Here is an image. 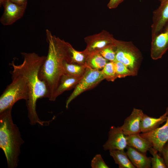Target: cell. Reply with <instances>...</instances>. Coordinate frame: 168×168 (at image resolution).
<instances>
[{
    "mask_svg": "<svg viewBox=\"0 0 168 168\" xmlns=\"http://www.w3.org/2000/svg\"><path fill=\"white\" fill-rule=\"evenodd\" d=\"M24 58L22 63L16 65L12 62L10 65L13 69L23 75L28 84L29 96L26 101L28 117L31 125L38 124L43 126L48 125L49 121H43L39 118L36 111L37 100L41 98L48 99L49 92L45 83L39 77L40 68L45 59L46 56H40L34 53H21Z\"/></svg>",
    "mask_w": 168,
    "mask_h": 168,
    "instance_id": "1",
    "label": "cell"
},
{
    "mask_svg": "<svg viewBox=\"0 0 168 168\" xmlns=\"http://www.w3.org/2000/svg\"><path fill=\"white\" fill-rule=\"evenodd\" d=\"M48 44V54L39 72V78L45 84L51 101L62 76L64 74L63 65L66 61L71 63L70 49L71 44L46 30Z\"/></svg>",
    "mask_w": 168,
    "mask_h": 168,
    "instance_id": "2",
    "label": "cell"
},
{
    "mask_svg": "<svg viewBox=\"0 0 168 168\" xmlns=\"http://www.w3.org/2000/svg\"><path fill=\"white\" fill-rule=\"evenodd\" d=\"M12 108L0 113V147L6 158L9 168H16L19 162L20 148L24 141L13 121Z\"/></svg>",
    "mask_w": 168,
    "mask_h": 168,
    "instance_id": "3",
    "label": "cell"
},
{
    "mask_svg": "<svg viewBox=\"0 0 168 168\" xmlns=\"http://www.w3.org/2000/svg\"><path fill=\"white\" fill-rule=\"evenodd\" d=\"M11 83L5 88L0 97V113L12 108L18 101L29 98V91L26 77L13 69L12 72Z\"/></svg>",
    "mask_w": 168,
    "mask_h": 168,
    "instance_id": "4",
    "label": "cell"
},
{
    "mask_svg": "<svg viewBox=\"0 0 168 168\" xmlns=\"http://www.w3.org/2000/svg\"><path fill=\"white\" fill-rule=\"evenodd\" d=\"M116 61L125 65L136 75L142 60V54L139 49L131 41L116 40Z\"/></svg>",
    "mask_w": 168,
    "mask_h": 168,
    "instance_id": "5",
    "label": "cell"
},
{
    "mask_svg": "<svg viewBox=\"0 0 168 168\" xmlns=\"http://www.w3.org/2000/svg\"><path fill=\"white\" fill-rule=\"evenodd\" d=\"M104 79L101 70L93 69L87 66L84 74L67 100L66 108H68L69 104L78 96L93 88Z\"/></svg>",
    "mask_w": 168,
    "mask_h": 168,
    "instance_id": "6",
    "label": "cell"
},
{
    "mask_svg": "<svg viewBox=\"0 0 168 168\" xmlns=\"http://www.w3.org/2000/svg\"><path fill=\"white\" fill-rule=\"evenodd\" d=\"M86 45L84 51L88 55L99 52L102 49L111 44H115L116 39L106 30L88 36L84 38Z\"/></svg>",
    "mask_w": 168,
    "mask_h": 168,
    "instance_id": "7",
    "label": "cell"
},
{
    "mask_svg": "<svg viewBox=\"0 0 168 168\" xmlns=\"http://www.w3.org/2000/svg\"><path fill=\"white\" fill-rule=\"evenodd\" d=\"M0 4L4 9L0 19L1 23L4 26L11 25L21 18L26 7L7 0L0 2Z\"/></svg>",
    "mask_w": 168,
    "mask_h": 168,
    "instance_id": "8",
    "label": "cell"
},
{
    "mask_svg": "<svg viewBox=\"0 0 168 168\" xmlns=\"http://www.w3.org/2000/svg\"><path fill=\"white\" fill-rule=\"evenodd\" d=\"M167 119L165 124L161 127L148 132L140 134L152 144L153 147L161 153L163 147L168 141V107L166 109Z\"/></svg>",
    "mask_w": 168,
    "mask_h": 168,
    "instance_id": "9",
    "label": "cell"
},
{
    "mask_svg": "<svg viewBox=\"0 0 168 168\" xmlns=\"http://www.w3.org/2000/svg\"><path fill=\"white\" fill-rule=\"evenodd\" d=\"M152 37L151 56L153 59L157 60L168 49V22L161 31Z\"/></svg>",
    "mask_w": 168,
    "mask_h": 168,
    "instance_id": "10",
    "label": "cell"
},
{
    "mask_svg": "<svg viewBox=\"0 0 168 168\" xmlns=\"http://www.w3.org/2000/svg\"><path fill=\"white\" fill-rule=\"evenodd\" d=\"M127 146L126 136L121 127L114 126L110 127L108 140L103 146L104 150H124Z\"/></svg>",
    "mask_w": 168,
    "mask_h": 168,
    "instance_id": "11",
    "label": "cell"
},
{
    "mask_svg": "<svg viewBox=\"0 0 168 168\" xmlns=\"http://www.w3.org/2000/svg\"><path fill=\"white\" fill-rule=\"evenodd\" d=\"M168 22V0H163L161 2L159 7L153 13L152 37L161 31Z\"/></svg>",
    "mask_w": 168,
    "mask_h": 168,
    "instance_id": "12",
    "label": "cell"
},
{
    "mask_svg": "<svg viewBox=\"0 0 168 168\" xmlns=\"http://www.w3.org/2000/svg\"><path fill=\"white\" fill-rule=\"evenodd\" d=\"M143 114L141 109H133L131 114L125 119L120 127L126 136L139 134L141 132V121Z\"/></svg>",
    "mask_w": 168,
    "mask_h": 168,
    "instance_id": "13",
    "label": "cell"
},
{
    "mask_svg": "<svg viewBox=\"0 0 168 168\" xmlns=\"http://www.w3.org/2000/svg\"><path fill=\"white\" fill-rule=\"evenodd\" d=\"M126 153L133 164L137 168H150L151 167V157L146 154L128 146L126 148Z\"/></svg>",
    "mask_w": 168,
    "mask_h": 168,
    "instance_id": "14",
    "label": "cell"
},
{
    "mask_svg": "<svg viewBox=\"0 0 168 168\" xmlns=\"http://www.w3.org/2000/svg\"><path fill=\"white\" fill-rule=\"evenodd\" d=\"M82 77H77L64 74L60 79L51 101H55L58 96L65 91L74 88Z\"/></svg>",
    "mask_w": 168,
    "mask_h": 168,
    "instance_id": "15",
    "label": "cell"
},
{
    "mask_svg": "<svg viewBox=\"0 0 168 168\" xmlns=\"http://www.w3.org/2000/svg\"><path fill=\"white\" fill-rule=\"evenodd\" d=\"M167 118V114L166 112L158 118L151 117L144 114L141 121V132L146 133L156 129L165 122Z\"/></svg>",
    "mask_w": 168,
    "mask_h": 168,
    "instance_id": "16",
    "label": "cell"
},
{
    "mask_svg": "<svg viewBox=\"0 0 168 168\" xmlns=\"http://www.w3.org/2000/svg\"><path fill=\"white\" fill-rule=\"evenodd\" d=\"M126 138L127 146L132 147L143 153L146 154L149 149L153 147L151 142L139 134L126 136Z\"/></svg>",
    "mask_w": 168,
    "mask_h": 168,
    "instance_id": "17",
    "label": "cell"
},
{
    "mask_svg": "<svg viewBox=\"0 0 168 168\" xmlns=\"http://www.w3.org/2000/svg\"><path fill=\"white\" fill-rule=\"evenodd\" d=\"M110 155L119 168H135L129 160L124 150H112L109 151Z\"/></svg>",
    "mask_w": 168,
    "mask_h": 168,
    "instance_id": "18",
    "label": "cell"
},
{
    "mask_svg": "<svg viewBox=\"0 0 168 168\" xmlns=\"http://www.w3.org/2000/svg\"><path fill=\"white\" fill-rule=\"evenodd\" d=\"M108 61L99 53H94L88 55L86 66L93 69L101 70Z\"/></svg>",
    "mask_w": 168,
    "mask_h": 168,
    "instance_id": "19",
    "label": "cell"
},
{
    "mask_svg": "<svg viewBox=\"0 0 168 168\" xmlns=\"http://www.w3.org/2000/svg\"><path fill=\"white\" fill-rule=\"evenodd\" d=\"M87 66L67 61L63 65L64 74L77 77H82L84 74Z\"/></svg>",
    "mask_w": 168,
    "mask_h": 168,
    "instance_id": "20",
    "label": "cell"
},
{
    "mask_svg": "<svg viewBox=\"0 0 168 168\" xmlns=\"http://www.w3.org/2000/svg\"><path fill=\"white\" fill-rule=\"evenodd\" d=\"M70 49L72 63L86 66V62L88 55L86 54L84 50L82 51L77 50L71 44L70 46Z\"/></svg>",
    "mask_w": 168,
    "mask_h": 168,
    "instance_id": "21",
    "label": "cell"
},
{
    "mask_svg": "<svg viewBox=\"0 0 168 168\" xmlns=\"http://www.w3.org/2000/svg\"><path fill=\"white\" fill-rule=\"evenodd\" d=\"M148 151L152 156L150 157L152 168H167L163 158L159 155L157 150L152 147Z\"/></svg>",
    "mask_w": 168,
    "mask_h": 168,
    "instance_id": "22",
    "label": "cell"
},
{
    "mask_svg": "<svg viewBox=\"0 0 168 168\" xmlns=\"http://www.w3.org/2000/svg\"><path fill=\"white\" fill-rule=\"evenodd\" d=\"M114 62L117 78H121L128 76H135L133 72L122 63L117 61Z\"/></svg>",
    "mask_w": 168,
    "mask_h": 168,
    "instance_id": "23",
    "label": "cell"
},
{
    "mask_svg": "<svg viewBox=\"0 0 168 168\" xmlns=\"http://www.w3.org/2000/svg\"><path fill=\"white\" fill-rule=\"evenodd\" d=\"M101 70L105 79L108 81L114 82L117 78L114 62H108Z\"/></svg>",
    "mask_w": 168,
    "mask_h": 168,
    "instance_id": "24",
    "label": "cell"
},
{
    "mask_svg": "<svg viewBox=\"0 0 168 168\" xmlns=\"http://www.w3.org/2000/svg\"><path fill=\"white\" fill-rule=\"evenodd\" d=\"M105 59L109 61H116V47L115 44L109 45L99 52Z\"/></svg>",
    "mask_w": 168,
    "mask_h": 168,
    "instance_id": "25",
    "label": "cell"
},
{
    "mask_svg": "<svg viewBox=\"0 0 168 168\" xmlns=\"http://www.w3.org/2000/svg\"><path fill=\"white\" fill-rule=\"evenodd\" d=\"M91 165L92 168H109L100 154H96L93 158L91 161Z\"/></svg>",
    "mask_w": 168,
    "mask_h": 168,
    "instance_id": "26",
    "label": "cell"
},
{
    "mask_svg": "<svg viewBox=\"0 0 168 168\" xmlns=\"http://www.w3.org/2000/svg\"><path fill=\"white\" fill-rule=\"evenodd\" d=\"M161 153L167 168H168V141L165 143L162 149Z\"/></svg>",
    "mask_w": 168,
    "mask_h": 168,
    "instance_id": "27",
    "label": "cell"
},
{
    "mask_svg": "<svg viewBox=\"0 0 168 168\" xmlns=\"http://www.w3.org/2000/svg\"><path fill=\"white\" fill-rule=\"evenodd\" d=\"M124 0H110L107 5L108 7L110 9L115 8Z\"/></svg>",
    "mask_w": 168,
    "mask_h": 168,
    "instance_id": "28",
    "label": "cell"
},
{
    "mask_svg": "<svg viewBox=\"0 0 168 168\" xmlns=\"http://www.w3.org/2000/svg\"><path fill=\"white\" fill-rule=\"evenodd\" d=\"M5 0H0V2ZM12 2L26 7L27 0H7Z\"/></svg>",
    "mask_w": 168,
    "mask_h": 168,
    "instance_id": "29",
    "label": "cell"
},
{
    "mask_svg": "<svg viewBox=\"0 0 168 168\" xmlns=\"http://www.w3.org/2000/svg\"><path fill=\"white\" fill-rule=\"evenodd\" d=\"M161 2L163 0H159Z\"/></svg>",
    "mask_w": 168,
    "mask_h": 168,
    "instance_id": "30",
    "label": "cell"
}]
</instances>
